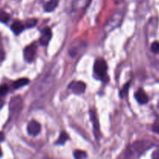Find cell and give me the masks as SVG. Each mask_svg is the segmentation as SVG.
<instances>
[{
	"label": "cell",
	"mask_w": 159,
	"mask_h": 159,
	"mask_svg": "<svg viewBox=\"0 0 159 159\" xmlns=\"http://www.w3.org/2000/svg\"><path fill=\"white\" fill-rule=\"evenodd\" d=\"M107 70L108 65L104 59H99L95 61L94 65V72L98 77L103 80L107 75Z\"/></svg>",
	"instance_id": "6da1fadb"
},
{
	"label": "cell",
	"mask_w": 159,
	"mask_h": 159,
	"mask_svg": "<svg viewBox=\"0 0 159 159\" xmlns=\"http://www.w3.org/2000/svg\"><path fill=\"white\" fill-rule=\"evenodd\" d=\"M23 107V101L20 97H14L10 102V110L12 116H16L20 111Z\"/></svg>",
	"instance_id": "7a4b0ae2"
},
{
	"label": "cell",
	"mask_w": 159,
	"mask_h": 159,
	"mask_svg": "<svg viewBox=\"0 0 159 159\" xmlns=\"http://www.w3.org/2000/svg\"><path fill=\"white\" fill-rule=\"evenodd\" d=\"M36 48L37 46L35 44H31L26 47L24 52V56L27 62H31L34 59L35 55H36Z\"/></svg>",
	"instance_id": "3957f363"
},
{
	"label": "cell",
	"mask_w": 159,
	"mask_h": 159,
	"mask_svg": "<svg viewBox=\"0 0 159 159\" xmlns=\"http://www.w3.org/2000/svg\"><path fill=\"white\" fill-rule=\"evenodd\" d=\"M69 88L74 94H83L86 90V84L82 81H73L69 85Z\"/></svg>",
	"instance_id": "277c9868"
},
{
	"label": "cell",
	"mask_w": 159,
	"mask_h": 159,
	"mask_svg": "<svg viewBox=\"0 0 159 159\" xmlns=\"http://www.w3.org/2000/svg\"><path fill=\"white\" fill-rule=\"evenodd\" d=\"M27 132L31 136H37L41 132V125L38 122L32 120L27 125Z\"/></svg>",
	"instance_id": "5b68a950"
},
{
	"label": "cell",
	"mask_w": 159,
	"mask_h": 159,
	"mask_svg": "<svg viewBox=\"0 0 159 159\" xmlns=\"http://www.w3.org/2000/svg\"><path fill=\"white\" fill-rule=\"evenodd\" d=\"M90 116H91V119L93 123V126H94V133L96 138H98L100 137V127H99V122L97 118V115L94 110L90 111Z\"/></svg>",
	"instance_id": "8992f818"
},
{
	"label": "cell",
	"mask_w": 159,
	"mask_h": 159,
	"mask_svg": "<svg viewBox=\"0 0 159 159\" xmlns=\"http://www.w3.org/2000/svg\"><path fill=\"white\" fill-rule=\"evenodd\" d=\"M52 31L50 28L46 27L42 30V36L40 38V43L43 45H47L49 43L50 40L52 38Z\"/></svg>",
	"instance_id": "52a82bcc"
},
{
	"label": "cell",
	"mask_w": 159,
	"mask_h": 159,
	"mask_svg": "<svg viewBox=\"0 0 159 159\" xmlns=\"http://www.w3.org/2000/svg\"><path fill=\"white\" fill-rule=\"evenodd\" d=\"M135 98L136 99H137V102L140 104H142V105L148 103V95H147V94L144 92V91H143V89H139L138 91L136 92Z\"/></svg>",
	"instance_id": "ba28073f"
},
{
	"label": "cell",
	"mask_w": 159,
	"mask_h": 159,
	"mask_svg": "<svg viewBox=\"0 0 159 159\" xmlns=\"http://www.w3.org/2000/svg\"><path fill=\"white\" fill-rule=\"evenodd\" d=\"M24 26L22 22L20 20H15L11 26V30H13L15 34H20L24 30Z\"/></svg>",
	"instance_id": "9c48e42d"
},
{
	"label": "cell",
	"mask_w": 159,
	"mask_h": 159,
	"mask_svg": "<svg viewBox=\"0 0 159 159\" xmlns=\"http://www.w3.org/2000/svg\"><path fill=\"white\" fill-rule=\"evenodd\" d=\"M59 0H49L44 6V10L45 12H52L58 7Z\"/></svg>",
	"instance_id": "30bf717a"
},
{
	"label": "cell",
	"mask_w": 159,
	"mask_h": 159,
	"mask_svg": "<svg viewBox=\"0 0 159 159\" xmlns=\"http://www.w3.org/2000/svg\"><path fill=\"white\" fill-rule=\"evenodd\" d=\"M29 84V80L27 78H20V79L17 80L13 83V88L15 89H18V88H20L22 87L26 86L27 84Z\"/></svg>",
	"instance_id": "8fae6325"
},
{
	"label": "cell",
	"mask_w": 159,
	"mask_h": 159,
	"mask_svg": "<svg viewBox=\"0 0 159 159\" xmlns=\"http://www.w3.org/2000/svg\"><path fill=\"white\" fill-rule=\"evenodd\" d=\"M68 138H69V137H68V135H67V134H66L65 132H62L60 134V136H59V139H58V140L56 141V144H57V145L64 144V143H65V142L68 140Z\"/></svg>",
	"instance_id": "7c38bea8"
},
{
	"label": "cell",
	"mask_w": 159,
	"mask_h": 159,
	"mask_svg": "<svg viewBox=\"0 0 159 159\" xmlns=\"http://www.w3.org/2000/svg\"><path fill=\"white\" fill-rule=\"evenodd\" d=\"M75 159H84L87 157V154L83 151H80V150H76L73 153Z\"/></svg>",
	"instance_id": "4fadbf2b"
},
{
	"label": "cell",
	"mask_w": 159,
	"mask_h": 159,
	"mask_svg": "<svg viewBox=\"0 0 159 159\" xmlns=\"http://www.w3.org/2000/svg\"><path fill=\"white\" fill-rule=\"evenodd\" d=\"M9 20H10V15L3 10H0V22L6 24Z\"/></svg>",
	"instance_id": "5bb4252c"
},
{
	"label": "cell",
	"mask_w": 159,
	"mask_h": 159,
	"mask_svg": "<svg viewBox=\"0 0 159 159\" xmlns=\"http://www.w3.org/2000/svg\"><path fill=\"white\" fill-rule=\"evenodd\" d=\"M37 22H38V20H37L36 19H34V18H31V19L27 20V21H26L25 23L26 27H34V26L37 24Z\"/></svg>",
	"instance_id": "9a60e30c"
},
{
	"label": "cell",
	"mask_w": 159,
	"mask_h": 159,
	"mask_svg": "<svg viewBox=\"0 0 159 159\" xmlns=\"http://www.w3.org/2000/svg\"><path fill=\"white\" fill-rule=\"evenodd\" d=\"M151 50L153 53H154V54H158L159 53V42H154V43L151 45Z\"/></svg>",
	"instance_id": "2e32d148"
},
{
	"label": "cell",
	"mask_w": 159,
	"mask_h": 159,
	"mask_svg": "<svg viewBox=\"0 0 159 159\" xmlns=\"http://www.w3.org/2000/svg\"><path fill=\"white\" fill-rule=\"evenodd\" d=\"M129 88V83L126 84H125L124 86H123V88L121 90V91H120V94H119L120 97L123 98V97H125L126 94H127Z\"/></svg>",
	"instance_id": "e0dca14e"
},
{
	"label": "cell",
	"mask_w": 159,
	"mask_h": 159,
	"mask_svg": "<svg viewBox=\"0 0 159 159\" xmlns=\"http://www.w3.org/2000/svg\"><path fill=\"white\" fill-rule=\"evenodd\" d=\"M8 91V87L7 85H2L0 87V96L5 95Z\"/></svg>",
	"instance_id": "ac0fdd59"
},
{
	"label": "cell",
	"mask_w": 159,
	"mask_h": 159,
	"mask_svg": "<svg viewBox=\"0 0 159 159\" xmlns=\"http://www.w3.org/2000/svg\"><path fill=\"white\" fill-rule=\"evenodd\" d=\"M152 130L154 131L156 134H159V123L158 122H156L153 124L152 126Z\"/></svg>",
	"instance_id": "d6986e66"
},
{
	"label": "cell",
	"mask_w": 159,
	"mask_h": 159,
	"mask_svg": "<svg viewBox=\"0 0 159 159\" xmlns=\"http://www.w3.org/2000/svg\"><path fill=\"white\" fill-rule=\"evenodd\" d=\"M152 159H159V151H155L153 153Z\"/></svg>",
	"instance_id": "ffe728a7"
},
{
	"label": "cell",
	"mask_w": 159,
	"mask_h": 159,
	"mask_svg": "<svg viewBox=\"0 0 159 159\" xmlns=\"http://www.w3.org/2000/svg\"><path fill=\"white\" fill-rule=\"evenodd\" d=\"M5 140V135L2 132H0V142L3 141Z\"/></svg>",
	"instance_id": "44dd1931"
},
{
	"label": "cell",
	"mask_w": 159,
	"mask_h": 159,
	"mask_svg": "<svg viewBox=\"0 0 159 159\" xmlns=\"http://www.w3.org/2000/svg\"><path fill=\"white\" fill-rule=\"evenodd\" d=\"M4 105V101L2 100V99L0 98V109L2 108V106H3Z\"/></svg>",
	"instance_id": "7402d4cb"
},
{
	"label": "cell",
	"mask_w": 159,
	"mask_h": 159,
	"mask_svg": "<svg viewBox=\"0 0 159 159\" xmlns=\"http://www.w3.org/2000/svg\"><path fill=\"white\" fill-rule=\"evenodd\" d=\"M2 150H1V148H0V157H1V156H2Z\"/></svg>",
	"instance_id": "603a6c76"
}]
</instances>
